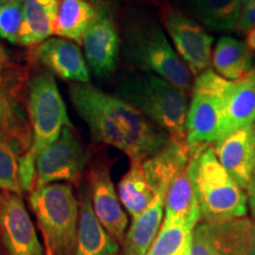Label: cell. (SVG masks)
<instances>
[{
  "instance_id": "1",
  "label": "cell",
  "mask_w": 255,
  "mask_h": 255,
  "mask_svg": "<svg viewBox=\"0 0 255 255\" xmlns=\"http://www.w3.org/2000/svg\"><path fill=\"white\" fill-rule=\"evenodd\" d=\"M69 90L76 113L88 124L94 141L123 151L131 163L156 155L170 139L164 130L116 95L88 83H76Z\"/></svg>"
},
{
  "instance_id": "2",
  "label": "cell",
  "mask_w": 255,
  "mask_h": 255,
  "mask_svg": "<svg viewBox=\"0 0 255 255\" xmlns=\"http://www.w3.org/2000/svg\"><path fill=\"white\" fill-rule=\"evenodd\" d=\"M116 96L141 111L170 138L186 139L187 94L173 83L150 72L127 73L120 79Z\"/></svg>"
},
{
  "instance_id": "3",
  "label": "cell",
  "mask_w": 255,
  "mask_h": 255,
  "mask_svg": "<svg viewBox=\"0 0 255 255\" xmlns=\"http://www.w3.org/2000/svg\"><path fill=\"white\" fill-rule=\"evenodd\" d=\"M124 51L133 65L173 83L187 94L191 87L188 66L167 39L163 28L150 18H133L124 27Z\"/></svg>"
},
{
  "instance_id": "4",
  "label": "cell",
  "mask_w": 255,
  "mask_h": 255,
  "mask_svg": "<svg viewBox=\"0 0 255 255\" xmlns=\"http://www.w3.org/2000/svg\"><path fill=\"white\" fill-rule=\"evenodd\" d=\"M195 184L201 219L205 222L228 221L247 214L248 196L222 167L210 146L195 158Z\"/></svg>"
},
{
  "instance_id": "5",
  "label": "cell",
  "mask_w": 255,
  "mask_h": 255,
  "mask_svg": "<svg viewBox=\"0 0 255 255\" xmlns=\"http://www.w3.org/2000/svg\"><path fill=\"white\" fill-rule=\"evenodd\" d=\"M30 203L45 241L46 255H68L77 245L78 202L66 183L32 190Z\"/></svg>"
},
{
  "instance_id": "6",
  "label": "cell",
  "mask_w": 255,
  "mask_h": 255,
  "mask_svg": "<svg viewBox=\"0 0 255 255\" xmlns=\"http://www.w3.org/2000/svg\"><path fill=\"white\" fill-rule=\"evenodd\" d=\"M228 83L210 69L196 77L186 123V141L191 151H202L210 143L222 139L223 94Z\"/></svg>"
},
{
  "instance_id": "7",
  "label": "cell",
  "mask_w": 255,
  "mask_h": 255,
  "mask_svg": "<svg viewBox=\"0 0 255 255\" xmlns=\"http://www.w3.org/2000/svg\"><path fill=\"white\" fill-rule=\"evenodd\" d=\"M27 111L32 127L30 150L34 156L58 139L64 127H72L52 73L40 71L28 82Z\"/></svg>"
},
{
  "instance_id": "8",
  "label": "cell",
  "mask_w": 255,
  "mask_h": 255,
  "mask_svg": "<svg viewBox=\"0 0 255 255\" xmlns=\"http://www.w3.org/2000/svg\"><path fill=\"white\" fill-rule=\"evenodd\" d=\"M255 223L238 218L228 221L197 225L181 255H252Z\"/></svg>"
},
{
  "instance_id": "9",
  "label": "cell",
  "mask_w": 255,
  "mask_h": 255,
  "mask_svg": "<svg viewBox=\"0 0 255 255\" xmlns=\"http://www.w3.org/2000/svg\"><path fill=\"white\" fill-rule=\"evenodd\" d=\"M161 18L175 51L188 66L190 73L197 77L208 70L212 62L213 36L201 26L196 19L174 5L162 6Z\"/></svg>"
},
{
  "instance_id": "10",
  "label": "cell",
  "mask_w": 255,
  "mask_h": 255,
  "mask_svg": "<svg viewBox=\"0 0 255 255\" xmlns=\"http://www.w3.org/2000/svg\"><path fill=\"white\" fill-rule=\"evenodd\" d=\"M72 129L64 127L58 139L38 154L36 188L58 181L75 182L81 176L88 156Z\"/></svg>"
},
{
  "instance_id": "11",
  "label": "cell",
  "mask_w": 255,
  "mask_h": 255,
  "mask_svg": "<svg viewBox=\"0 0 255 255\" xmlns=\"http://www.w3.org/2000/svg\"><path fill=\"white\" fill-rule=\"evenodd\" d=\"M120 36L110 12L97 7V14L83 37V47L92 71L108 77L115 71L120 55Z\"/></svg>"
},
{
  "instance_id": "12",
  "label": "cell",
  "mask_w": 255,
  "mask_h": 255,
  "mask_svg": "<svg viewBox=\"0 0 255 255\" xmlns=\"http://www.w3.org/2000/svg\"><path fill=\"white\" fill-rule=\"evenodd\" d=\"M0 229L9 255H43L33 223L19 194L0 199Z\"/></svg>"
},
{
  "instance_id": "13",
  "label": "cell",
  "mask_w": 255,
  "mask_h": 255,
  "mask_svg": "<svg viewBox=\"0 0 255 255\" xmlns=\"http://www.w3.org/2000/svg\"><path fill=\"white\" fill-rule=\"evenodd\" d=\"M215 155L226 171L242 189L255 183V131L242 129L216 142Z\"/></svg>"
},
{
  "instance_id": "14",
  "label": "cell",
  "mask_w": 255,
  "mask_h": 255,
  "mask_svg": "<svg viewBox=\"0 0 255 255\" xmlns=\"http://www.w3.org/2000/svg\"><path fill=\"white\" fill-rule=\"evenodd\" d=\"M34 57L51 73L64 81L87 84L90 81L89 68L81 49L72 40L50 38L34 50Z\"/></svg>"
},
{
  "instance_id": "15",
  "label": "cell",
  "mask_w": 255,
  "mask_h": 255,
  "mask_svg": "<svg viewBox=\"0 0 255 255\" xmlns=\"http://www.w3.org/2000/svg\"><path fill=\"white\" fill-rule=\"evenodd\" d=\"M91 200L95 214L111 238L122 240L128 216L122 208L108 169L97 168L90 174Z\"/></svg>"
},
{
  "instance_id": "16",
  "label": "cell",
  "mask_w": 255,
  "mask_h": 255,
  "mask_svg": "<svg viewBox=\"0 0 255 255\" xmlns=\"http://www.w3.org/2000/svg\"><path fill=\"white\" fill-rule=\"evenodd\" d=\"M178 173L165 194L164 221H182L196 227L201 219V209L195 184V158Z\"/></svg>"
},
{
  "instance_id": "17",
  "label": "cell",
  "mask_w": 255,
  "mask_h": 255,
  "mask_svg": "<svg viewBox=\"0 0 255 255\" xmlns=\"http://www.w3.org/2000/svg\"><path fill=\"white\" fill-rule=\"evenodd\" d=\"M222 139L255 123V68L238 81H229L225 94Z\"/></svg>"
},
{
  "instance_id": "18",
  "label": "cell",
  "mask_w": 255,
  "mask_h": 255,
  "mask_svg": "<svg viewBox=\"0 0 255 255\" xmlns=\"http://www.w3.org/2000/svg\"><path fill=\"white\" fill-rule=\"evenodd\" d=\"M119 246L95 214L88 190L82 194L77 248L75 255H116Z\"/></svg>"
},
{
  "instance_id": "19",
  "label": "cell",
  "mask_w": 255,
  "mask_h": 255,
  "mask_svg": "<svg viewBox=\"0 0 255 255\" xmlns=\"http://www.w3.org/2000/svg\"><path fill=\"white\" fill-rule=\"evenodd\" d=\"M59 0H23L24 21L19 45L32 46L53 34Z\"/></svg>"
},
{
  "instance_id": "20",
  "label": "cell",
  "mask_w": 255,
  "mask_h": 255,
  "mask_svg": "<svg viewBox=\"0 0 255 255\" xmlns=\"http://www.w3.org/2000/svg\"><path fill=\"white\" fill-rule=\"evenodd\" d=\"M165 194L161 190L141 215L132 219L131 227L127 235L126 255H146L157 238L163 218Z\"/></svg>"
},
{
  "instance_id": "21",
  "label": "cell",
  "mask_w": 255,
  "mask_h": 255,
  "mask_svg": "<svg viewBox=\"0 0 255 255\" xmlns=\"http://www.w3.org/2000/svg\"><path fill=\"white\" fill-rule=\"evenodd\" d=\"M212 64L221 77L238 81L253 69V53L245 41L221 37L212 53Z\"/></svg>"
},
{
  "instance_id": "22",
  "label": "cell",
  "mask_w": 255,
  "mask_h": 255,
  "mask_svg": "<svg viewBox=\"0 0 255 255\" xmlns=\"http://www.w3.org/2000/svg\"><path fill=\"white\" fill-rule=\"evenodd\" d=\"M96 14L97 7L87 0H59L53 34L82 44Z\"/></svg>"
},
{
  "instance_id": "23",
  "label": "cell",
  "mask_w": 255,
  "mask_h": 255,
  "mask_svg": "<svg viewBox=\"0 0 255 255\" xmlns=\"http://www.w3.org/2000/svg\"><path fill=\"white\" fill-rule=\"evenodd\" d=\"M191 17L212 31L234 30L241 9V0H187Z\"/></svg>"
},
{
  "instance_id": "24",
  "label": "cell",
  "mask_w": 255,
  "mask_h": 255,
  "mask_svg": "<svg viewBox=\"0 0 255 255\" xmlns=\"http://www.w3.org/2000/svg\"><path fill=\"white\" fill-rule=\"evenodd\" d=\"M119 191L121 202L132 219L141 215L157 195L145 176L142 163H131L119 184Z\"/></svg>"
},
{
  "instance_id": "25",
  "label": "cell",
  "mask_w": 255,
  "mask_h": 255,
  "mask_svg": "<svg viewBox=\"0 0 255 255\" xmlns=\"http://www.w3.org/2000/svg\"><path fill=\"white\" fill-rule=\"evenodd\" d=\"M194 228L182 221H164L146 255H181Z\"/></svg>"
},
{
  "instance_id": "26",
  "label": "cell",
  "mask_w": 255,
  "mask_h": 255,
  "mask_svg": "<svg viewBox=\"0 0 255 255\" xmlns=\"http://www.w3.org/2000/svg\"><path fill=\"white\" fill-rule=\"evenodd\" d=\"M0 189L20 195L21 188L19 177V157L11 143L0 138Z\"/></svg>"
},
{
  "instance_id": "27",
  "label": "cell",
  "mask_w": 255,
  "mask_h": 255,
  "mask_svg": "<svg viewBox=\"0 0 255 255\" xmlns=\"http://www.w3.org/2000/svg\"><path fill=\"white\" fill-rule=\"evenodd\" d=\"M23 21V0L0 1V37L12 44H19Z\"/></svg>"
},
{
  "instance_id": "28",
  "label": "cell",
  "mask_w": 255,
  "mask_h": 255,
  "mask_svg": "<svg viewBox=\"0 0 255 255\" xmlns=\"http://www.w3.org/2000/svg\"><path fill=\"white\" fill-rule=\"evenodd\" d=\"M18 133L27 135V130L24 129V122L19 117L17 104L5 91L0 90V136Z\"/></svg>"
},
{
  "instance_id": "29",
  "label": "cell",
  "mask_w": 255,
  "mask_h": 255,
  "mask_svg": "<svg viewBox=\"0 0 255 255\" xmlns=\"http://www.w3.org/2000/svg\"><path fill=\"white\" fill-rule=\"evenodd\" d=\"M37 157L28 150L19 157V177L23 190H31L33 188L34 177L37 175Z\"/></svg>"
},
{
  "instance_id": "30",
  "label": "cell",
  "mask_w": 255,
  "mask_h": 255,
  "mask_svg": "<svg viewBox=\"0 0 255 255\" xmlns=\"http://www.w3.org/2000/svg\"><path fill=\"white\" fill-rule=\"evenodd\" d=\"M255 27V0H241V9L234 30L246 32Z\"/></svg>"
},
{
  "instance_id": "31",
  "label": "cell",
  "mask_w": 255,
  "mask_h": 255,
  "mask_svg": "<svg viewBox=\"0 0 255 255\" xmlns=\"http://www.w3.org/2000/svg\"><path fill=\"white\" fill-rule=\"evenodd\" d=\"M9 63L11 62L8 60V57L6 55V51L4 47L1 46V44H0V75L5 72V70L9 66Z\"/></svg>"
},
{
  "instance_id": "32",
  "label": "cell",
  "mask_w": 255,
  "mask_h": 255,
  "mask_svg": "<svg viewBox=\"0 0 255 255\" xmlns=\"http://www.w3.org/2000/svg\"><path fill=\"white\" fill-rule=\"evenodd\" d=\"M245 43L252 52H255V27L246 32V41Z\"/></svg>"
},
{
  "instance_id": "33",
  "label": "cell",
  "mask_w": 255,
  "mask_h": 255,
  "mask_svg": "<svg viewBox=\"0 0 255 255\" xmlns=\"http://www.w3.org/2000/svg\"><path fill=\"white\" fill-rule=\"evenodd\" d=\"M248 191V201H250V207L252 210V215L255 219V183L252 186Z\"/></svg>"
},
{
  "instance_id": "34",
  "label": "cell",
  "mask_w": 255,
  "mask_h": 255,
  "mask_svg": "<svg viewBox=\"0 0 255 255\" xmlns=\"http://www.w3.org/2000/svg\"><path fill=\"white\" fill-rule=\"evenodd\" d=\"M88 2H90V4H97V2H102V1H105V0H87Z\"/></svg>"
},
{
  "instance_id": "35",
  "label": "cell",
  "mask_w": 255,
  "mask_h": 255,
  "mask_svg": "<svg viewBox=\"0 0 255 255\" xmlns=\"http://www.w3.org/2000/svg\"><path fill=\"white\" fill-rule=\"evenodd\" d=\"M252 255H255V240H254V245H253V251H252Z\"/></svg>"
},
{
  "instance_id": "36",
  "label": "cell",
  "mask_w": 255,
  "mask_h": 255,
  "mask_svg": "<svg viewBox=\"0 0 255 255\" xmlns=\"http://www.w3.org/2000/svg\"><path fill=\"white\" fill-rule=\"evenodd\" d=\"M0 1H15V0H0Z\"/></svg>"
},
{
  "instance_id": "37",
  "label": "cell",
  "mask_w": 255,
  "mask_h": 255,
  "mask_svg": "<svg viewBox=\"0 0 255 255\" xmlns=\"http://www.w3.org/2000/svg\"><path fill=\"white\" fill-rule=\"evenodd\" d=\"M252 128H253V130H254V131H255V123L253 124V127H252Z\"/></svg>"
}]
</instances>
